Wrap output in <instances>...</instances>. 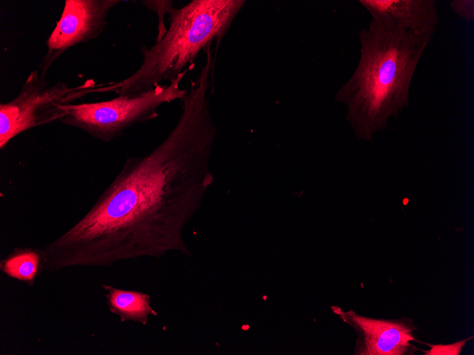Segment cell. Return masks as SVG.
<instances>
[{
	"mask_svg": "<svg viewBox=\"0 0 474 355\" xmlns=\"http://www.w3.org/2000/svg\"><path fill=\"white\" fill-rule=\"evenodd\" d=\"M181 108L166 137L150 152L128 157L87 213L41 248L43 271L190 255L183 231L214 181L216 127L204 89L191 87Z\"/></svg>",
	"mask_w": 474,
	"mask_h": 355,
	"instance_id": "cell-1",
	"label": "cell"
},
{
	"mask_svg": "<svg viewBox=\"0 0 474 355\" xmlns=\"http://www.w3.org/2000/svg\"><path fill=\"white\" fill-rule=\"evenodd\" d=\"M432 38L374 19L360 31L359 62L334 97L346 105L358 138L372 141L389 118L408 107L414 74Z\"/></svg>",
	"mask_w": 474,
	"mask_h": 355,
	"instance_id": "cell-2",
	"label": "cell"
},
{
	"mask_svg": "<svg viewBox=\"0 0 474 355\" xmlns=\"http://www.w3.org/2000/svg\"><path fill=\"white\" fill-rule=\"evenodd\" d=\"M245 4V0H192L181 8H174L162 38L150 47H140V67L123 80L104 83L98 93L135 96L162 82L175 81L193 68L198 55L210 47L214 40L218 47Z\"/></svg>",
	"mask_w": 474,
	"mask_h": 355,
	"instance_id": "cell-3",
	"label": "cell"
},
{
	"mask_svg": "<svg viewBox=\"0 0 474 355\" xmlns=\"http://www.w3.org/2000/svg\"><path fill=\"white\" fill-rule=\"evenodd\" d=\"M189 70L184 71L168 84L159 85L141 94L67 105L66 114L60 122L97 140L109 142L122 136L128 128L156 119L162 106L181 101L187 90L180 85Z\"/></svg>",
	"mask_w": 474,
	"mask_h": 355,
	"instance_id": "cell-4",
	"label": "cell"
},
{
	"mask_svg": "<svg viewBox=\"0 0 474 355\" xmlns=\"http://www.w3.org/2000/svg\"><path fill=\"white\" fill-rule=\"evenodd\" d=\"M102 84L87 79L73 87L62 81L50 86L37 69L32 71L19 94L0 103V149L25 131L60 121L66 114L65 106L98 93Z\"/></svg>",
	"mask_w": 474,
	"mask_h": 355,
	"instance_id": "cell-5",
	"label": "cell"
},
{
	"mask_svg": "<svg viewBox=\"0 0 474 355\" xmlns=\"http://www.w3.org/2000/svg\"><path fill=\"white\" fill-rule=\"evenodd\" d=\"M121 0H65L62 12L46 40L47 52L38 69L45 77L53 62L70 47L97 38L110 11Z\"/></svg>",
	"mask_w": 474,
	"mask_h": 355,
	"instance_id": "cell-6",
	"label": "cell"
},
{
	"mask_svg": "<svg viewBox=\"0 0 474 355\" xmlns=\"http://www.w3.org/2000/svg\"><path fill=\"white\" fill-rule=\"evenodd\" d=\"M333 311L358 332L355 354L404 355L416 349L410 342L417 328L411 319L378 320L357 315L353 310L343 312L333 307Z\"/></svg>",
	"mask_w": 474,
	"mask_h": 355,
	"instance_id": "cell-7",
	"label": "cell"
},
{
	"mask_svg": "<svg viewBox=\"0 0 474 355\" xmlns=\"http://www.w3.org/2000/svg\"><path fill=\"white\" fill-rule=\"evenodd\" d=\"M372 19L433 37L439 23L436 0H360Z\"/></svg>",
	"mask_w": 474,
	"mask_h": 355,
	"instance_id": "cell-8",
	"label": "cell"
},
{
	"mask_svg": "<svg viewBox=\"0 0 474 355\" xmlns=\"http://www.w3.org/2000/svg\"><path fill=\"white\" fill-rule=\"evenodd\" d=\"M101 286L106 292L105 297L109 311L117 315L121 322H133L146 325L150 316H158L147 293L106 284Z\"/></svg>",
	"mask_w": 474,
	"mask_h": 355,
	"instance_id": "cell-9",
	"label": "cell"
},
{
	"mask_svg": "<svg viewBox=\"0 0 474 355\" xmlns=\"http://www.w3.org/2000/svg\"><path fill=\"white\" fill-rule=\"evenodd\" d=\"M44 257L42 249L15 247L0 261V269L8 276L33 286L43 271Z\"/></svg>",
	"mask_w": 474,
	"mask_h": 355,
	"instance_id": "cell-10",
	"label": "cell"
},
{
	"mask_svg": "<svg viewBox=\"0 0 474 355\" xmlns=\"http://www.w3.org/2000/svg\"><path fill=\"white\" fill-rule=\"evenodd\" d=\"M140 3L148 10L155 12L158 16V29L155 41L160 40L167 32L165 16L170 15L173 10L172 0H142Z\"/></svg>",
	"mask_w": 474,
	"mask_h": 355,
	"instance_id": "cell-11",
	"label": "cell"
},
{
	"mask_svg": "<svg viewBox=\"0 0 474 355\" xmlns=\"http://www.w3.org/2000/svg\"><path fill=\"white\" fill-rule=\"evenodd\" d=\"M470 338L449 344H426L430 349L423 351L425 355H459L466 342Z\"/></svg>",
	"mask_w": 474,
	"mask_h": 355,
	"instance_id": "cell-12",
	"label": "cell"
},
{
	"mask_svg": "<svg viewBox=\"0 0 474 355\" xmlns=\"http://www.w3.org/2000/svg\"><path fill=\"white\" fill-rule=\"evenodd\" d=\"M451 9L458 16L467 21L474 20L473 0H453L450 2Z\"/></svg>",
	"mask_w": 474,
	"mask_h": 355,
	"instance_id": "cell-13",
	"label": "cell"
}]
</instances>
